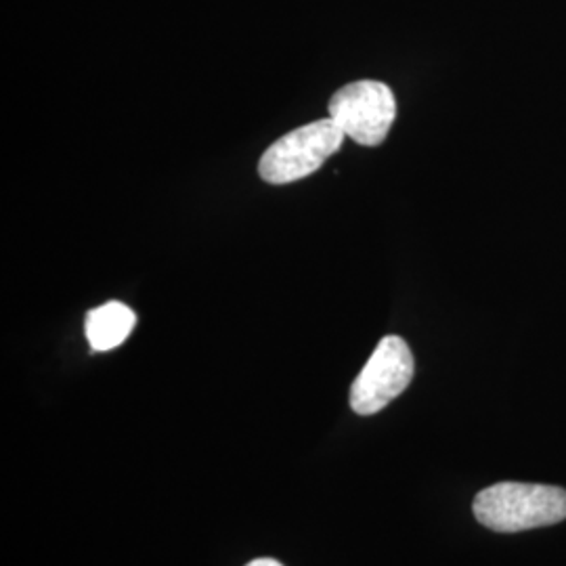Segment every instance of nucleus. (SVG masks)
Segmentation results:
<instances>
[{
    "label": "nucleus",
    "instance_id": "f257e3e1",
    "mask_svg": "<svg viewBox=\"0 0 566 566\" xmlns=\"http://www.w3.org/2000/svg\"><path fill=\"white\" fill-rule=\"evenodd\" d=\"M472 512L481 525L497 533L556 525L566 521V491L533 483H495L474 497Z\"/></svg>",
    "mask_w": 566,
    "mask_h": 566
},
{
    "label": "nucleus",
    "instance_id": "7ed1b4c3",
    "mask_svg": "<svg viewBox=\"0 0 566 566\" xmlns=\"http://www.w3.org/2000/svg\"><path fill=\"white\" fill-rule=\"evenodd\" d=\"M329 118L340 126L346 137L365 147L385 143L397 118L395 93L385 82H350L334 93Z\"/></svg>",
    "mask_w": 566,
    "mask_h": 566
},
{
    "label": "nucleus",
    "instance_id": "423d86ee",
    "mask_svg": "<svg viewBox=\"0 0 566 566\" xmlns=\"http://www.w3.org/2000/svg\"><path fill=\"white\" fill-rule=\"evenodd\" d=\"M245 566H283L277 563V560H273V558H259V560H252V563H248Z\"/></svg>",
    "mask_w": 566,
    "mask_h": 566
},
{
    "label": "nucleus",
    "instance_id": "20e7f679",
    "mask_svg": "<svg viewBox=\"0 0 566 566\" xmlns=\"http://www.w3.org/2000/svg\"><path fill=\"white\" fill-rule=\"evenodd\" d=\"M413 355L399 336L382 338L361 374L350 386V407L359 416H374L392 403L413 380Z\"/></svg>",
    "mask_w": 566,
    "mask_h": 566
},
{
    "label": "nucleus",
    "instance_id": "39448f33",
    "mask_svg": "<svg viewBox=\"0 0 566 566\" xmlns=\"http://www.w3.org/2000/svg\"><path fill=\"white\" fill-rule=\"evenodd\" d=\"M137 324L135 313L122 303H107L88 311L86 338L93 350H112L120 346Z\"/></svg>",
    "mask_w": 566,
    "mask_h": 566
},
{
    "label": "nucleus",
    "instance_id": "f03ea898",
    "mask_svg": "<svg viewBox=\"0 0 566 566\" xmlns=\"http://www.w3.org/2000/svg\"><path fill=\"white\" fill-rule=\"evenodd\" d=\"M344 137L332 118L304 124L264 151L259 172L271 185L301 181L317 172L343 147Z\"/></svg>",
    "mask_w": 566,
    "mask_h": 566
}]
</instances>
